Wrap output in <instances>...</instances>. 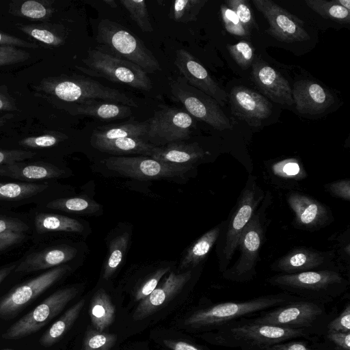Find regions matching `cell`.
Returning <instances> with one entry per match:
<instances>
[{
  "instance_id": "cell-21",
  "label": "cell",
  "mask_w": 350,
  "mask_h": 350,
  "mask_svg": "<svg viewBox=\"0 0 350 350\" xmlns=\"http://www.w3.org/2000/svg\"><path fill=\"white\" fill-rule=\"evenodd\" d=\"M286 200L295 214L293 221L295 228L315 231L325 227L333 221L329 208L308 195L291 191L288 193Z\"/></svg>"
},
{
  "instance_id": "cell-59",
  "label": "cell",
  "mask_w": 350,
  "mask_h": 350,
  "mask_svg": "<svg viewBox=\"0 0 350 350\" xmlns=\"http://www.w3.org/2000/svg\"><path fill=\"white\" fill-rule=\"evenodd\" d=\"M263 350H312L300 342H288L275 344Z\"/></svg>"
},
{
  "instance_id": "cell-17",
  "label": "cell",
  "mask_w": 350,
  "mask_h": 350,
  "mask_svg": "<svg viewBox=\"0 0 350 350\" xmlns=\"http://www.w3.org/2000/svg\"><path fill=\"white\" fill-rule=\"evenodd\" d=\"M27 214L32 244L55 240L64 234H81L84 230L83 225L79 220L62 213L34 206Z\"/></svg>"
},
{
  "instance_id": "cell-46",
  "label": "cell",
  "mask_w": 350,
  "mask_h": 350,
  "mask_svg": "<svg viewBox=\"0 0 350 350\" xmlns=\"http://www.w3.org/2000/svg\"><path fill=\"white\" fill-rule=\"evenodd\" d=\"M226 3L239 18L243 27L249 32L253 29H258L255 22L252 10L246 0H227Z\"/></svg>"
},
{
  "instance_id": "cell-14",
  "label": "cell",
  "mask_w": 350,
  "mask_h": 350,
  "mask_svg": "<svg viewBox=\"0 0 350 350\" xmlns=\"http://www.w3.org/2000/svg\"><path fill=\"white\" fill-rule=\"evenodd\" d=\"M148 122L146 140L156 146L189 138L196 126L195 120L188 112L165 105H160Z\"/></svg>"
},
{
  "instance_id": "cell-53",
  "label": "cell",
  "mask_w": 350,
  "mask_h": 350,
  "mask_svg": "<svg viewBox=\"0 0 350 350\" xmlns=\"http://www.w3.org/2000/svg\"><path fill=\"white\" fill-rule=\"evenodd\" d=\"M329 331L350 332V306L348 304L342 313L328 325Z\"/></svg>"
},
{
  "instance_id": "cell-62",
  "label": "cell",
  "mask_w": 350,
  "mask_h": 350,
  "mask_svg": "<svg viewBox=\"0 0 350 350\" xmlns=\"http://www.w3.org/2000/svg\"><path fill=\"white\" fill-rule=\"evenodd\" d=\"M103 2L113 8H117L118 6L116 2L114 0H104Z\"/></svg>"
},
{
  "instance_id": "cell-45",
  "label": "cell",
  "mask_w": 350,
  "mask_h": 350,
  "mask_svg": "<svg viewBox=\"0 0 350 350\" xmlns=\"http://www.w3.org/2000/svg\"><path fill=\"white\" fill-rule=\"evenodd\" d=\"M227 49L233 59L242 69H247L252 65L254 59V49L250 42L240 41L234 44H228Z\"/></svg>"
},
{
  "instance_id": "cell-27",
  "label": "cell",
  "mask_w": 350,
  "mask_h": 350,
  "mask_svg": "<svg viewBox=\"0 0 350 350\" xmlns=\"http://www.w3.org/2000/svg\"><path fill=\"white\" fill-rule=\"evenodd\" d=\"M68 109L72 115L92 117L103 121L124 119L132 113L129 106L96 99L69 103Z\"/></svg>"
},
{
  "instance_id": "cell-7",
  "label": "cell",
  "mask_w": 350,
  "mask_h": 350,
  "mask_svg": "<svg viewBox=\"0 0 350 350\" xmlns=\"http://www.w3.org/2000/svg\"><path fill=\"white\" fill-rule=\"evenodd\" d=\"M96 41L113 55L137 64L146 73L161 70L157 59L144 42L114 21L109 19L100 21Z\"/></svg>"
},
{
  "instance_id": "cell-48",
  "label": "cell",
  "mask_w": 350,
  "mask_h": 350,
  "mask_svg": "<svg viewBox=\"0 0 350 350\" xmlns=\"http://www.w3.org/2000/svg\"><path fill=\"white\" fill-rule=\"evenodd\" d=\"M30 53L12 46H0V66L12 65L27 61Z\"/></svg>"
},
{
  "instance_id": "cell-30",
  "label": "cell",
  "mask_w": 350,
  "mask_h": 350,
  "mask_svg": "<svg viewBox=\"0 0 350 350\" xmlns=\"http://www.w3.org/2000/svg\"><path fill=\"white\" fill-rule=\"evenodd\" d=\"M148 124V120L100 126L93 131L90 140H109L122 137H139L146 140Z\"/></svg>"
},
{
  "instance_id": "cell-37",
  "label": "cell",
  "mask_w": 350,
  "mask_h": 350,
  "mask_svg": "<svg viewBox=\"0 0 350 350\" xmlns=\"http://www.w3.org/2000/svg\"><path fill=\"white\" fill-rule=\"evenodd\" d=\"M53 3L49 0L12 1L9 3V13L31 20L47 21L54 12Z\"/></svg>"
},
{
  "instance_id": "cell-38",
  "label": "cell",
  "mask_w": 350,
  "mask_h": 350,
  "mask_svg": "<svg viewBox=\"0 0 350 350\" xmlns=\"http://www.w3.org/2000/svg\"><path fill=\"white\" fill-rule=\"evenodd\" d=\"M129 240L127 232L122 234L113 239L109 245V256L104 266L103 278L108 280L116 272L122 262L126 252Z\"/></svg>"
},
{
  "instance_id": "cell-10",
  "label": "cell",
  "mask_w": 350,
  "mask_h": 350,
  "mask_svg": "<svg viewBox=\"0 0 350 350\" xmlns=\"http://www.w3.org/2000/svg\"><path fill=\"white\" fill-rule=\"evenodd\" d=\"M78 293L79 288L75 286L55 291L11 325L2 337L6 340H16L36 333L59 314Z\"/></svg>"
},
{
  "instance_id": "cell-6",
  "label": "cell",
  "mask_w": 350,
  "mask_h": 350,
  "mask_svg": "<svg viewBox=\"0 0 350 350\" xmlns=\"http://www.w3.org/2000/svg\"><path fill=\"white\" fill-rule=\"evenodd\" d=\"M297 299L288 293L260 297L244 301L224 302L197 310L185 321L192 328H213L253 314Z\"/></svg>"
},
{
  "instance_id": "cell-8",
  "label": "cell",
  "mask_w": 350,
  "mask_h": 350,
  "mask_svg": "<svg viewBox=\"0 0 350 350\" xmlns=\"http://www.w3.org/2000/svg\"><path fill=\"white\" fill-rule=\"evenodd\" d=\"M82 62L85 67L76 68L88 75L104 78L146 91L152 88L151 79L139 66L108 52L90 49Z\"/></svg>"
},
{
  "instance_id": "cell-54",
  "label": "cell",
  "mask_w": 350,
  "mask_h": 350,
  "mask_svg": "<svg viewBox=\"0 0 350 350\" xmlns=\"http://www.w3.org/2000/svg\"><path fill=\"white\" fill-rule=\"evenodd\" d=\"M0 46H12L29 49H38L39 45L25 41L20 38L0 31Z\"/></svg>"
},
{
  "instance_id": "cell-43",
  "label": "cell",
  "mask_w": 350,
  "mask_h": 350,
  "mask_svg": "<svg viewBox=\"0 0 350 350\" xmlns=\"http://www.w3.org/2000/svg\"><path fill=\"white\" fill-rule=\"evenodd\" d=\"M116 340V334L88 327L83 340L82 350H110Z\"/></svg>"
},
{
  "instance_id": "cell-58",
  "label": "cell",
  "mask_w": 350,
  "mask_h": 350,
  "mask_svg": "<svg viewBox=\"0 0 350 350\" xmlns=\"http://www.w3.org/2000/svg\"><path fill=\"white\" fill-rule=\"evenodd\" d=\"M163 342L171 350H203L195 345L182 340L165 339Z\"/></svg>"
},
{
  "instance_id": "cell-41",
  "label": "cell",
  "mask_w": 350,
  "mask_h": 350,
  "mask_svg": "<svg viewBox=\"0 0 350 350\" xmlns=\"http://www.w3.org/2000/svg\"><path fill=\"white\" fill-rule=\"evenodd\" d=\"M16 27L38 41L51 46H59L65 42V38L54 28L44 24H16Z\"/></svg>"
},
{
  "instance_id": "cell-12",
  "label": "cell",
  "mask_w": 350,
  "mask_h": 350,
  "mask_svg": "<svg viewBox=\"0 0 350 350\" xmlns=\"http://www.w3.org/2000/svg\"><path fill=\"white\" fill-rule=\"evenodd\" d=\"M77 254L75 245L58 239L32 244L19 258L15 272L22 276L69 265Z\"/></svg>"
},
{
  "instance_id": "cell-44",
  "label": "cell",
  "mask_w": 350,
  "mask_h": 350,
  "mask_svg": "<svg viewBox=\"0 0 350 350\" xmlns=\"http://www.w3.org/2000/svg\"><path fill=\"white\" fill-rule=\"evenodd\" d=\"M120 2L142 31L152 32L153 31L145 1L121 0Z\"/></svg>"
},
{
  "instance_id": "cell-50",
  "label": "cell",
  "mask_w": 350,
  "mask_h": 350,
  "mask_svg": "<svg viewBox=\"0 0 350 350\" xmlns=\"http://www.w3.org/2000/svg\"><path fill=\"white\" fill-rule=\"evenodd\" d=\"M29 240H31V236L29 234H0V255L22 246Z\"/></svg>"
},
{
  "instance_id": "cell-23",
  "label": "cell",
  "mask_w": 350,
  "mask_h": 350,
  "mask_svg": "<svg viewBox=\"0 0 350 350\" xmlns=\"http://www.w3.org/2000/svg\"><path fill=\"white\" fill-rule=\"evenodd\" d=\"M229 98L233 115L250 126H260L262 122L271 115V103L260 94L247 87H234Z\"/></svg>"
},
{
  "instance_id": "cell-9",
  "label": "cell",
  "mask_w": 350,
  "mask_h": 350,
  "mask_svg": "<svg viewBox=\"0 0 350 350\" xmlns=\"http://www.w3.org/2000/svg\"><path fill=\"white\" fill-rule=\"evenodd\" d=\"M71 271L72 267L69 265L59 266L37 273L12 288L0 298V319L13 318Z\"/></svg>"
},
{
  "instance_id": "cell-25",
  "label": "cell",
  "mask_w": 350,
  "mask_h": 350,
  "mask_svg": "<svg viewBox=\"0 0 350 350\" xmlns=\"http://www.w3.org/2000/svg\"><path fill=\"white\" fill-rule=\"evenodd\" d=\"M252 68L253 80L268 97L282 105L294 103L289 83L278 70L260 58L254 59Z\"/></svg>"
},
{
  "instance_id": "cell-13",
  "label": "cell",
  "mask_w": 350,
  "mask_h": 350,
  "mask_svg": "<svg viewBox=\"0 0 350 350\" xmlns=\"http://www.w3.org/2000/svg\"><path fill=\"white\" fill-rule=\"evenodd\" d=\"M56 180L24 182L0 178V209L11 210L29 204L40 206L64 196Z\"/></svg>"
},
{
  "instance_id": "cell-61",
  "label": "cell",
  "mask_w": 350,
  "mask_h": 350,
  "mask_svg": "<svg viewBox=\"0 0 350 350\" xmlns=\"http://www.w3.org/2000/svg\"><path fill=\"white\" fill-rule=\"evenodd\" d=\"M334 1L336 4L350 10V0H334Z\"/></svg>"
},
{
  "instance_id": "cell-56",
  "label": "cell",
  "mask_w": 350,
  "mask_h": 350,
  "mask_svg": "<svg viewBox=\"0 0 350 350\" xmlns=\"http://www.w3.org/2000/svg\"><path fill=\"white\" fill-rule=\"evenodd\" d=\"M18 110L15 99L9 94L5 85H0V111Z\"/></svg>"
},
{
  "instance_id": "cell-52",
  "label": "cell",
  "mask_w": 350,
  "mask_h": 350,
  "mask_svg": "<svg viewBox=\"0 0 350 350\" xmlns=\"http://www.w3.org/2000/svg\"><path fill=\"white\" fill-rule=\"evenodd\" d=\"M325 190L332 196L349 201L350 200V179L345 178L327 183Z\"/></svg>"
},
{
  "instance_id": "cell-55",
  "label": "cell",
  "mask_w": 350,
  "mask_h": 350,
  "mask_svg": "<svg viewBox=\"0 0 350 350\" xmlns=\"http://www.w3.org/2000/svg\"><path fill=\"white\" fill-rule=\"evenodd\" d=\"M327 338L342 350H350V332L329 331Z\"/></svg>"
},
{
  "instance_id": "cell-31",
  "label": "cell",
  "mask_w": 350,
  "mask_h": 350,
  "mask_svg": "<svg viewBox=\"0 0 350 350\" xmlns=\"http://www.w3.org/2000/svg\"><path fill=\"white\" fill-rule=\"evenodd\" d=\"M268 173L274 183L289 187L306 178L307 174L299 161L287 158L272 163Z\"/></svg>"
},
{
  "instance_id": "cell-18",
  "label": "cell",
  "mask_w": 350,
  "mask_h": 350,
  "mask_svg": "<svg viewBox=\"0 0 350 350\" xmlns=\"http://www.w3.org/2000/svg\"><path fill=\"white\" fill-rule=\"evenodd\" d=\"M69 171L51 159L34 158L0 165V178L24 182H45L64 178Z\"/></svg>"
},
{
  "instance_id": "cell-5",
  "label": "cell",
  "mask_w": 350,
  "mask_h": 350,
  "mask_svg": "<svg viewBox=\"0 0 350 350\" xmlns=\"http://www.w3.org/2000/svg\"><path fill=\"white\" fill-rule=\"evenodd\" d=\"M269 284L308 301H330L343 293L349 282L334 269L282 273L269 278Z\"/></svg>"
},
{
  "instance_id": "cell-4",
  "label": "cell",
  "mask_w": 350,
  "mask_h": 350,
  "mask_svg": "<svg viewBox=\"0 0 350 350\" xmlns=\"http://www.w3.org/2000/svg\"><path fill=\"white\" fill-rule=\"evenodd\" d=\"M269 191L243 229L238 241L239 256L236 262L224 271V278L237 282L250 281L256 274L259 252L263 245L268 226L266 211L271 203Z\"/></svg>"
},
{
  "instance_id": "cell-15",
  "label": "cell",
  "mask_w": 350,
  "mask_h": 350,
  "mask_svg": "<svg viewBox=\"0 0 350 350\" xmlns=\"http://www.w3.org/2000/svg\"><path fill=\"white\" fill-rule=\"evenodd\" d=\"M103 163L109 170L139 180L180 176L193 167L163 163L145 156L111 157L105 159Z\"/></svg>"
},
{
  "instance_id": "cell-40",
  "label": "cell",
  "mask_w": 350,
  "mask_h": 350,
  "mask_svg": "<svg viewBox=\"0 0 350 350\" xmlns=\"http://www.w3.org/2000/svg\"><path fill=\"white\" fill-rule=\"evenodd\" d=\"M31 226L27 213L0 209V234H30Z\"/></svg>"
},
{
  "instance_id": "cell-29",
  "label": "cell",
  "mask_w": 350,
  "mask_h": 350,
  "mask_svg": "<svg viewBox=\"0 0 350 350\" xmlns=\"http://www.w3.org/2000/svg\"><path fill=\"white\" fill-rule=\"evenodd\" d=\"M96 149L106 153L140 154L151 156L157 146L139 137H122L109 140H90Z\"/></svg>"
},
{
  "instance_id": "cell-32",
  "label": "cell",
  "mask_w": 350,
  "mask_h": 350,
  "mask_svg": "<svg viewBox=\"0 0 350 350\" xmlns=\"http://www.w3.org/2000/svg\"><path fill=\"white\" fill-rule=\"evenodd\" d=\"M116 309L109 295L103 289L98 290L92 297L89 315L94 329L103 332L115 319Z\"/></svg>"
},
{
  "instance_id": "cell-63",
  "label": "cell",
  "mask_w": 350,
  "mask_h": 350,
  "mask_svg": "<svg viewBox=\"0 0 350 350\" xmlns=\"http://www.w3.org/2000/svg\"><path fill=\"white\" fill-rule=\"evenodd\" d=\"M6 119L7 118L5 116L0 117V127L2 126L5 124Z\"/></svg>"
},
{
  "instance_id": "cell-57",
  "label": "cell",
  "mask_w": 350,
  "mask_h": 350,
  "mask_svg": "<svg viewBox=\"0 0 350 350\" xmlns=\"http://www.w3.org/2000/svg\"><path fill=\"white\" fill-rule=\"evenodd\" d=\"M349 235V228H347L345 233L342 234L338 239V246L340 247L338 253H340L341 258H343L347 262L349 261L350 255Z\"/></svg>"
},
{
  "instance_id": "cell-60",
  "label": "cell",
  "mask_w": 350,
  "mask_h": 350,
  "mask_svg": "<svg viewBox=\"0 0 350 350\" xmlns=\"http://www.w3.org/2000/svg\"><path fill=\"white\" fill-rule=\"evenodd\" d=\"M19 262V258L0 265V285L16 273L15 269Z\"/></svg>"
},
{
  "instance_id": "cell-49",
  "label": "cell",
  "mask_w": 350,
  "mask_h": 350,
  "mask_svg": "<svg viewBox=\"0 0 350 350\" xmlns=\"http://www.w3.org/2000/svg\"><path fill=\"white\" fill-rule=\"evenodd\" d=\"M170 267L161 268L152 274L137 289L135 299L141 301L148 297L157 286L161 278L169 271Z\"/></svg>"
},
{
  "instance_id": "cell-26",
  "label": "cell",
  "mask_w": 350,
  "mask_h": 350,
  "mask_svg": "<svg viewBox=\"0 0 350 350\" xmlns=\"http://www.w3.org/2000/svg\"><path fill=\"white\" fill-rule=\"evenodd\" d=\"M292 96L296 109L303 114L322 113L334 101L329 90L310 80L295 82L292 89Z\"/></svg>"
},
{
  "instance_id": "cell-35",
  "label": "cell",
  "mask_w": 350,
  "mask_h": 350,
  "mask_svg": "<svg viewBox=\"0 0 350 350\" xmlns=\"http://www.w3.org/2000/svg\"><path fill=\"white\" fill-rule=\"evenodd\" d=\"M85 303V299L83 298L68 309L42 334L40 339V345L49 347L59 341L77 319Z\"/></svg>"
},
{
  "instance_id": "cell-11",
  "label": "cell",
  "mask_w": 350,
  "mask_h": 350,
  "mask_svg": "<svg viewBox=\"0 0 350 350\" xmlns=\"http://www.w3.org/2000/svg\"><path fill=\"white\" fill-rule=\"evenodd\" d=\"M170 95L180 103L192 117L218 131L231 129L232 124L212 98L187 83L181 76L170 82Z\"/></svg>"
},
{
  "instance_id": "cell-39",
  "label": "cell",
  "mask_w": 350,
  "mask_h": 350,
  "mask_svg": "<svg viewBox=\"0 0 350 350\" xmlns=\"http://www.w3.org/2000/svg\"><path fill=\"white\" fill-rule=\"evenodd\" d=\"M306 5L324 18L342 24L350 22V10L336 4L334 0H306Z\"/></svg>"
},
{
  "instance_id": "cell-16",
  "label": "cell",
  "mask_w": 350,
  "mask_h": 350,
  "mask_svg": "<svg viewBox=\"0 0 350 350\" xmlns=\"http://www.w3.org/2000/svg\"><path fill=\"white\" fill-rule=\"evenodd\" d=\"M255 7L267 19L269 27L266 32L277 40L286 43L303 42L310 39L304 23L270 0H253Z\"/></svg>"
},
{
  "instance_id": "cell-33",
  "label": "cell",
  "mask_w": 350,
  "mask_h": 350,
  "mask_svg": "<svg viewBox=\"0 0 350 350\" xmlns=\"http://www.w3.org/2000/svg\"><path fill=\"white\" fill-rule=\"evenodd\" d=\"M223 221L202 235L187 250L180 264V269L193 268L202 262L216 243Z\"/></svg>"
},
{
  "instance_id": "cell-20",
  "label": "cell",
  "mask_w": 350,
  "mask_h": 350,
  "mask_svg": "<svg viewBox=\"0 0 350 350\" xmlns=\"http://www.w3.org/2000/svg\"><path fill=\"white\" fill-rule=\"evenodd\" d=\"M336 250L319 251L296 247L275 260L271 265L274 271L286 274L320 269H330L336 258ZM319 270V269H317ZM335 270V269H334Z\"/></svg>"
},
{
  "instance_id": "cell-28",
  "label": "cell",
  "mask_w": 350,
  "mask_h": 350,
  "mask_svg": "<svg viewBox=\"0 0 350 350\" xmlns=\"http://www.w3.org/2000/svg\"><path fill=\"white\" fill-rule=\"evenodd\" d=\"M206 154L197 143L187 144L175 142L163 146H157L152 159L160 162L180 165H193L201 160Z\"/></svg>"
},
{
  "instance_id": "cell-51",
  "label": "cell",
  "mask_w": 350,
  "mask_h": 350,
  "mask_svg": "<svg viewBox=\"0 0 350 350\" xmlns=\"http://www.w3.org/2000/svg\"><path fill=\"white\" fill-rule=\"evenodd\" d=\"M34 158H40L34 152L0 148V165Z\"/></svg>"
},
{
  "instance_id": "cell-24",
  "label": "cell",
  "mask_w": 350,
  "mask_h": 350,
  "mask_svg": "<svg viewBox=\"0 0 350 350\" xmlns=\"http://www.w3.org/2000/svg\"><path fill=\"white\" fill-rule=\"evenodd\" d=\"M191 278V270L181 273L171 272L165 281L142 300L134 311L133 319L142 320L166 305Z\"/></svg>"
},
{
  "instance_id": "cell-1",
  "label": "cell",
  "mask_w": 350,
  "mask_h": 350,
  "mask_svg": "<svg viewBox=\"0 0 350 350\" xmlns=\"http://www.w3.org/2000/svg\"><path fill=\"white\" fill-rule=\"evenodd\" d=\"M265 197L254 176L250 175L235 206L223 225L217 240L219 269L225 271L237 250L240 236Z\"/></svg>"
},
{
  "instance_id": "cell-2",
  "label": "cell",
  "mask_w": 350,
  "mask_h": 350,
  "mask_svg": "<svg viewBox=\"0 0 350 350\" xmlns=\"http://www.w3.org/2000/svg\"><path fill=\"white\" fill-rule=\"evenodd\" d=\"M36 90L68 103L96 99L138 107L125 93L83 76L62 75L44 78Z\"/></svg>"
},
{
  "instance_id": "cell-42",
  "label": "cell",
  "mask_w": 350,
  "mask_h": 350,
  "mask_svg": "<svg viewBox=\"0 0 350 350\" xmlns=\"http://www.w3.org/2000/svg\"><path fill=\"white\" fill-rule=\"evenodd\" d=\"M207 0H177L170 8V18L179 23L196 21Z\"/></svg>"
},
{
  "instance_id": "cell-47",
  "label": "cell",
  "mask_w": 350,
  "mask_h": 350,
  "mask_svg": "<svg viewBox=\"0 0 350 350\" xmlns=\"http://www.w3.org/2000/svg\"><path fill=\"white\" fill-rule=\"evenodd\" d=\"M222 21L226 30L230 34L238 36H248L249 33L242 25L236 14L226 5L220 8Z\"/></svg>"
},
{
  "instance_id": "cell-22",
  "label": "cell",
  "mask_w": 350,
  "mask_h": 350,
  "mask_svg": "<svg viewBox=\"0 0 350 350\" xmlns=\"http://www.w3.org/2000/svg\"><path fill=\"white\" fill-rule=\"evenodd\" d=\"M174 64L188 84L224 105L228 95L212 79L208 70L189 52L176 51Z\"/></svg>"
},
{
  "instance_id": "cell-34",
  "label": "cell",
  "mask_w": 350,
  "mask_h": 350,
  "mask_svg": "<svg viewBox=\"0 0 350 350\" xmlns=\"http://www.w3.org/2000/svg\"><path fill=\"white\" fill-rule=\"evenodd\" d=\"M59 213H94L100 208L99 204L85 196H62L35 206Z\"/></svg>"
},
{
  "instance_id": "cell-36",
  "label": "cell",
  "mask_w": 350,
  "mask_h": 350,
  "mask_svg": "<svg viewBox=\"0 0 350 350\" xmlns=\"http://www.w3.org/2000/svg\"><path fill=\"white\" fill-rule=\"evenodd\" d=\"M68 137L62 133L51 131L40 135L27 136L19 139L11 150H22L36 152L41 158L42 153L46 159V150L56 148Z\"/></svg>"
},
{
  "instance_id": "cell-19",
  "label": "cell",
  "mask_w": 350,
  "mask_h": 350,
  "mask_svg": "<svg viewBox=\"0 0 350 350\" xmlns=\"http://www.w3.org/2000/svg\"><path fill=\"white\" fill-rule=\"evenodd\" d=\"M322 312L321 306L314 301L295 300L265 312L252 321L274 326L304 329L311 326Z\"/></svg>"
},
{
  "instance_id": "cell-3",
  "label": "cell",
  "mask_w": 350,
  "mask_h": 350,
  "mask_svg": "<svg viewBox=\"0 0 350 350\" xmlns=\"http://www.w3.org/2000/svg\"><path fill=\"white\" fill-rule=\"evenodd\" d=\"M306 335L304 329L274 326L254 322L226 324L211 337L212 342L246 350L265 347Z\"/></svg>"
}]
</instances>
